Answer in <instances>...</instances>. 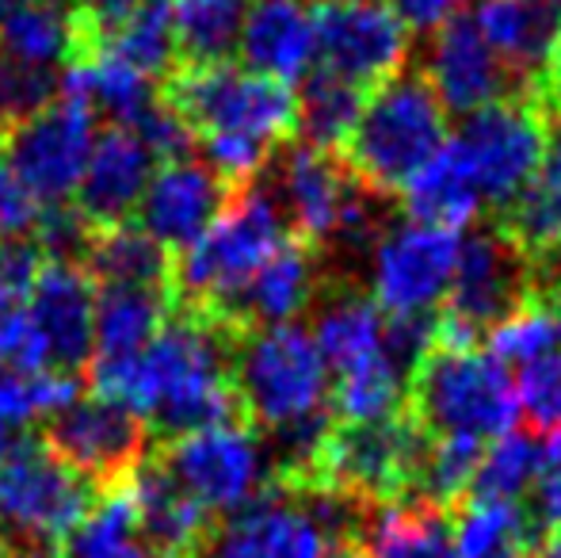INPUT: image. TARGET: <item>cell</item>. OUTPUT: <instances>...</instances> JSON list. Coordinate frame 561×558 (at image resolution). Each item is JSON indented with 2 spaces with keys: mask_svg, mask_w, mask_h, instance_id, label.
Returning <instances> with one entry per match:
<instances>
[{
  "mask_svg": "<svg viewBox=\"0 0 561 558\" xmlns=\"http://www.w3.org/2000/svg\"><path fill=\"white\" fill-rule=\"evenodd\" d=\"M241 333L199 310H172L146 352L118 367H89L92 395L123 402L164 444L241 418L233 349Z\"/></svg>",
  "mask_w": 561,
  "mask_h": 558,
  "instance_id": "cell-1",
  "label": "cell"
},
{
  "mask_svg": "<svg viewBox=\"0 0 561 558\" xmlns=\"http://www.w3.org/2000/svg\"><path fill=\"white\" fill-rule=\"evenodd\" d=\"M287 241L279 200L267 187H237L210 230L172 264V306L210 314L229 326L237 298Z\"/></svg>",
  "mask_w": 561,
  "mask_h": 558,
  "instance_id": "cell-2",
  "label": "cell"
},
{
  "mask_svg": "<svg viewBox=\"0 0 561 558\" xmlns=\"http://www.w3.org/2000/svg\"><path fill=\"white\" fill-rule=\"evenodd\" d=\"M447 107L421 73L375 89L347 138V172L367 192H401L447 146Z\"/></svg>",
  "mask_w": 561,
  "mask_h": 558,
  "instance_id": "cell-3",
  "label": "cell"
},
{
  "mask_svg": "<svg viewBox=\"0 0 561 558\" xmlns=\"http://www.w3.org/2000/svg\"><path fill=\"white\" fill-rule=\"evenodd\" d=\"M233 390L241 413L267 436L333 418L329 367L302 326L249 329L233 349Z\"/></svg>",
  "mask_w": 561,
  "mask_h": 558,
  "instance_id": "cell-4",
  "label": "cell"
},
{
  "mask_svg": "<svg viewBox=\"0 0 561 558\" xmlns=\"http://www.w3.org/2000/svg\"><path fill=\"white\" fill-rule=\"evenodd\" d=\"M409 413L428 436L493 444L516 429L519 390L485 349H436L409 383Z\"/></svg>",
  "mask_w": 561,
  "mask_h": 558,
  "instance_id": "cell-5",
  "label": "cell"
},
{
  "mask_svg": "<svg viewBox=\"0 0 561 558\" xmlns=\"http://www.w3.org/2000/svg\"><path fill=\"white\" fill-rule=\"evenodd\" d=\"M161 104L172 107L195 138H252L275 149L298 130L295 92L229 61L176 66L164 77Z\"/></svg>",
  "mask_w": 561,
  "mask_h": 558,
  "instance_id": "cell-6",
  "label": "cell"
},
{
  "mask_svg": "<svg viewBox=\"0 0 561 558\" xmlns=\"http://www.w3.org/2000/svg\"><path fill=\"white\" fill-rule=\"evenodd\" d=\"M96 498V486L58 459L43 436H20L0 463V539L12 555L54 551Z\"/></svg>",
  "mask_w": 561,
  "mask_h": 558,
  "instance_id": "cell-7",
  "label": "cell"
},
{
  "mask_svg": "<svg viewBox=\"0 0 561 558\" xmlns=\"http://www.w3.org/2000/svg\"><path fill=\"white\" fill-rule=\"evenodd\" d=\"M432 436L413 413L378 424H336L306 490H333L367 509L409 501Z\"/></svg>",
  "mask_w": 561,
  "mask_h": 558,
  "instance_id": "cell-8",
  "label": "cell"
},
{
  "mask_svg": "<svg viewBox=\"0 0 561 558\" xmlns=\"http://www.w3.org/2000/svg\"><path fill=\"white\" fill-rule=\"evenodd\" d=\"M447 141L478 184L485 207L508 210L535 180L550 149L547 107L527 96H504L466 115Z\"/></svg>",
  "mask_w": 561,
  "mask_h": 558,
  "instance_id": "cell-9",
  "label": "cell"
},
{
  "mask_svg": "<svg viewBox=\"0 0 561 558\" xmlns=\"http://www.w3.org/2000/svg\"><path fill=\"white\" fill-rule=\"evenodd\" d=\"M153 459L210 516L237 513L272 486L267 447L244 421L215 424V429L169 440Z\"/></svg>",
  "mask_w": 561,
  "mask_h": 558,
  "instance_id": "cell-10",
  "label": "cell"
},
{
  "mask_svg": "<svg viewBox=\"0 0 561 558\" xmlns=\"http://www.w3.org/2000/svg\"><path fill=\"white\" fill-rule=\"evenodd\" d=\"M96 146V107L81 92L61 89L46 112L0 135V161L46 210L77 195L84 164Z\"/></svg>",
  "mask_w": 561,
  "mask_h": 558,
  "instance_id": "cell-11",
  "label": "cell"
},
{
  "mask_svg": "<svg viewBox=\"0 0 561 558\" xmlns=\"http://www.w3.org/2000/svg\"><path fill=\"white\" fill-rule=\"evenodd\" d=\"M318 73L355 89H382L401 73L409 54V31L386 0H318Z\"/></svg>",
  "mask_w": 561,
  "mask_h": 558,
  "instance_id": "cell-12",
  "label": "cell"
},
{
  "mask_svg": "<svg viewBox=\"0 0 561 558\" xmlns=\"http://www.w3.org/2000/svg\"><path fill=\"white\" fill-rule=\"evenodd\" d=\"M38 436L50 444L58 459H66L81 478H89L100 493L126 486L149 459V429L138 413L104 395H89L69 402L46 421Z\"/></svg>",
  "mask_w": 561,
  "mask_h": 558,
  "instance_id": "cell-13",
  "label": "cell"
},
{
  "mask_svg": "<svg viewBox=\"0 0 561 558\" xmlns=\"http://www.w3.org/2000/svg\"><path fill=\"white\" fill-rule=\"evenodd\" d=\"M462 238L444 226L401 223L375 241L370 291L386 318H428L447 303Z\"/></svg>",
  "mask_w": 561,
  "mask_h": 558,
  "instance_id": "cell-14",
  "label": "cell"
},
{
  "mask_svg": "<svg viewBox=\"0 0 561 558\" xmlns=\"http://www.w3.org/2000/svg\"><path fill=\"white\" fill-rule=\"evenodd\" d=\"M367 187L313 146H298L279 164V207L306 241H359L370 234Z\"/></svg>",
  "mask_w": 561,
  "mask_h": 558,
  "instance_id": "cell-15",
  "label": "cell"
},
{
  "mask_svg": "<svg viewBox=\"0 0 561 558\" xmlns=\"http://www.w3.org/2000/svg\"><path fill=\"white\" fill-rule=\"evenodd\" d=\"M333 539L318 521L310 493L267 486L256 501L210 528L195 558H329Z\"/></svg>",
  "mask_w": 561,
  "mask_h": 558,
  "instance_id": "cell-16",
  "label": "cell"
},
{
  "mask_svg": "<svg viewBox=\"0 0 561 558\" xmlns=\"http://www.w3.org/2000/svg\"><path fill=\"white\" fill-rule=\"evenodd\" d=\"M527 295H531V261L504 230H478L458 249L444 318L481 337L501 318H508Z\"/></svg>",
  "mask_w": 561,
  "mask_h": 558,
  "instance_id": "cell-17",
  "label": "cell"
},
{
  "mask_svg": "<svg viewBox=\"0 0 561 558\" xmlns=\"http://www.w3.org/2000/svg\"><path fill=\"white\" fill-rule=\"evenodd\" d=\"M96 280L73 261H43L23 314L38 329L50 367L73 375L92 364L96 352Z\"/></svg>",
  "mask_w": 561,
  "mask_h": 558,
  "instance_id": "cell-18",
  "label": "cell"
},
{
  "mask_svg": "<svg viewBox=\"0 0 561 558\" xmlns=\"http://www.w3.org/2000/svg\"><path fill=\"white\" fill-rule=\"evenodd\" d=\"M226 203L229 187L207 169V161L180 157V161H164L153 172L138 203V223L134 226L146 230L172 257H180L210 230V223L222 215Z\"/></svg>",
  "mask_w": 561,
  "mask_h": 558,
  "instance_id": "cell-19",
  "label": "cell"
},
{
  "mask_svg": "<svg viewBox=\"0 0 561 558\" xmlns=\"http://www.w3.org/2000/svg\"><path fill=\"white\" fill-rule=\"evenodd\" d=\"M153 161L157 157L141 146L134 130L112 123L104 135H96L73 210L92 230H112V226L134 223L141 195L153 180Z\"/></svg>",
  "mask_w": 561,
  "mask_h": 558,
  "instance_id": "cell-20",
  "label": "cell"
},
{
  "mask_svg": "<svg viewBox=\"0 0 561 558\" xmlns=\"http://www.w3.org/2000/svg\"><path fill=\"white\" fill-rule=\"evenodd\" d=\"M424 81L432 84V92H436L447 112H458L466 119V115L504 100L512 73L493 54V46L481 38L470 15H458L432 38Z\"/></svg>",
  "mask_w": 561,
  "mask_h": 558,
  "instance_id": "cell-21",
  "label": "cell"
},
{
  "mask_svg": "<svg viewBox=\"0 0 561 558\" xmlns=\"http://www.w3.org/2000/svg\"><path fill=\"white\" fill-rule=\"evenodd\" d=\"M241 54L252 73L267 81H306L318 66V31L313 12L302 0H256L244 15Z\"/></svg>",
  "mask_w": 561,
  "mask_h": 558,
  "instance_id": "cell-22",
  "label": "cell"
},
{
  "mask_svg": "<svg viewBox=\"0 0 561 558\" xmlns=\"http://www.w3.org/2000/svg\"><path fill=\"white\" fill-rule=\"evenodd\" d=\"M134 501H138V532L146 536V551L157 558H195L215 528L207 509L195 505L153 455L134 475Z\"/></svg>",
  "mask_w": 561,
  "mask_h": 558,
  "instance_id": "cell-23",
  "label": "cell"
},
{
  "mask_svg": "<svg viewBox=\"0 0 561 558\" xmlns=\"http://www.w3.org/2000/svg\"><path fill=\"white\" fill-rule=\"evenodd\" d=\"M470 20L508 73H542L561 35V0H473Z\"/></svg>",
  "mask_w": 561,
  "mask_h": 558,
  "instance_id": "cell-24",
  "label": "cell"
},
{
  "mask_svg": "<svg viewBox=\"0 0 561 558\" xmlns=\"http://www.w3.org/2000/svg\"><path fill=\"white\" fill-rule=\"evenodd\" d=\"M313 291H318V264H313L310 249L302 241H287L256 272V280L244 287V295L237 298L233 314H229V326L241 337L249 329L295 326L298 314L310 306Z\"/></svg>",
  "mask_w": 561,
  "mask_h": 558,
  "instance_id": "cell-25",
  "label": "cell"
},
{
  "mask_svg": "<svg viewBox=\"0 0 561 558\" xmlns=\"http://www.w3.org/2000/svg\"><path fill=\"white\" fill-rule=\"evenodd\" d=\"M172 291L157 287H100L96 295V352L89 367H118L138 360L172 318Z\"/></svg>",
  "mask_w": 561,
  "mask_h": 558,
  "instance_id": "cell-26",
  "label": "cell"
},
{
  "mask_svg": "<svg viewBox=\"0 0 561 558\" xmlns=\"http://www.w3.org/2000/svg\"><path fill=\"white\" fill-rule=\"evenodd\" d=\"M359 558H458L455 524L444 509L424 501L375 509L355 544Z\"/></svg>",
  "mask_w": 561,
  "mask_h": 558,
  "instance_id": "cell-27",
  "label": "cell"
},
{
  "mask_svg": "<svg viewBox=\"0 0 561 558\" xmlns=\"http://www.w3.org/2000/svg\"><path fill=\"white\" fill-rule=\"evenodd\" d=\"M172 264H176V257L169 249H161L146 230L126 223L92 234L81 269L96 280V287L172 291Z\"/></svg>",
  "mask_w": 561,
  "mask_h": 558,
  "instance_id": "cell-28",
  "label": "cell"
},
{
  "mask_svg": "<svg viewBox=\"0 0 561 558\" xmlns=\"http://www.w3.org/2000/svg\"><path fill=\"white\" fill-rule=\"evenodd\" d=\"M504 234L516 241L527 261L561 269V135L550 141L535 180L504 210Z\"/></svg>",
  "mask_w": 561,
  "mask_h": 558,
  "instance_id": "cell-29",
  "label": "cell"
},
{
  "mask_svg": "<svg viewBox=\"0 0 561 558\" xmlns=\"http://www.w3.org/2000/svg\"><path fill=\"white\" fill-rule=\"evenodd\" d=\"M401 203L409 210V223L424 226H444L455 230L458 226H470L473 218L485 210L478 184L470 180L466 164L458 161V153L450 149V141L401 187Z\"/></svg>",
  "mask_w": 561,
  "mask_h": 558,
  "instance_id": "cell-30",
  "label": "cell"
},
{
  "mask_svg": "<svg viewBox=\"0 0 561 558\" xmlns=\"http://www.w3.org/2000/svg\"><path fill=\"white\" fill-rule=\"evenodd\" d=\"M310 337L329 372H352L386 352V314L375 298L344 291L318 310Z\"/></svg>",
  "mask_w": 561,
  "mask_h": 558,
  "instance_id": "cell-31",
  "label": "cell"
},
{
  "mask_svg": "<svg viewBox=\"0 0 561 558\" xmlns=\"http://www.w3.org/2000/svg\"><path fill=\"white\" fill-rule=\"evenodd\" d=\"M485 352L504 367H535L561 356V291H535L508 318L485 329Z\"/></svg>",
  "mask_w": 561,
  "mask_h": 558,
  "instance_id": "cell-32",
  "label": "cell"
},
{
  "mask_svg": "<svg viewBox=\"0 0 561 558\" xmlns=\"http://www.w3.org/2000/svg\"><path fill=\"white\" fill-rule=\"evenodd\" d=\"M409 395V375L390 360V352L367 360V364L340 372L329 390V410L340 424H378L398 418Z\"/></svg>",
  "mask_w": 561,
  "mask_h": 558,
  "instance_id": "cell-33",
  "label": "cell"
},
{
  "mask_svg": "<svg viewBox=\"0 0 561 558\" xmlns=\"http://www.w3.org/2000/svg\"><path fill=\"white\" fill-rule=\"evenodd\" d=\"M249 0H172L180 66H215L241 43Z\"/></svg>",
  "mask_w": 561,
  "mask_h": 558,
  "instance_id": "cell-34",
  "label": "cell"
},
{
  "mask_svg": "<svg viewBox=\"0 0 561 558\" xmlns=\"http://www.w3.org/2000/svg\"><path fill=\"white\" fill-rule=\"evenodd\" d=\"M0 54L27 66H69L73 58V12L58 0H35L0 20Z\"/></svg>",
  "mask_w": 561,
  "mask_h": 558,
  "instance_id": "cell-35",
  "label": "cell"
},
{
  "mask_svg": "<svg viewBox=\"0 0 561 558\" xmlns=\"http://www.w3.org/2000/svg\"><path fill=\"white\" fill-rule=\"evenodd\" d=\"M112 54L146 77H169L176 69V23H172V0H141L130 15L104 38Z\"/></svg>",
  "mask_w": 561,
  "mask_h": 558,
  "instance_id": "cell-36",
  "label": "cell"
},
{
  "mask_svg": "<svg viewBox=\"0 0 561 558\" xmlns=\"http://www.w3.org/2000/svg\"><path fill=\"white\" fill-rule=\"evenodd\" d=\"M134 532H138V501L130 478L126 486L100 493L84 521L54 551L58 558H123L134 547Z\"/></svg>",
  "mask_w": 561,
  "mask_h": 558,
  "instance_id": "cell-37",
  "label": "cell"
},
{
  "mask_svg": "<svg viewBox=\"0 0 561 558\" xmlns=\"http://www.w3.org/2000/svg\"><path fill=\"white\" fill-rule=\"evenodd\" d=\"M363 104H367L363 89L325 73H310L302 100H298V130L306 135V146L321 149V153L344 149L363 115Z\"/></svg>",
  "mask_w": 561,
  "mask_h": 558,
  "instance_id": "cell-38",
  "label": "cell"
},
{
  "mask_svg": "<svg viewBox=\"0 0 561 558\" xmlns=\"http://www.w3.org/2000/svg\"><path fill=\"white\" fill-rule=\"evenodd\" d=\"M539 452L542 444H535L524 432H508V436L493 440L481 452L478 475L470 486V501H501V505H519L527 490L535 486L539 475Z\"/></svg>",
  "mask_w": 561,
  "mask_h": 558,
  "instance_id": "cell-39",
  "label": "cell"
},
{
  "mask_svg": "<svg viewBox=\"0 0 561 558\" xmlns=\"http://www.w3.org/2000/svg\"><path fill=\"white\" fill-rule=\"evenodd\" d=\"M485 444L466 436H432L428 455L421 463V478H416L413 501L436 509H455L462 498H470L473 475H478V463Z\"/></svg>",
  "mask_w": 561,
  "mask_h": 558,
  "instance_id": "cell-40",
  "label": "cell"
},
{
  "mask_svg": "<svg viewBox=\"0 0 561 558\" xmlns=\"http://www.w3.org/2000/svg\"><path fill=\"white\" fill-rule=\"evenodd\" d=\"M81 398V383L77 375H58V372H15V367L0 364V421L8 429H20L38 418H54L69 402Z\"/></svg>",
  "mask_w": 561,
  "mask_h": 558,
  "instance_id": "cell-41",
  "label": "cell"
},
{
  "mask_svg": "<svg viewBox=\"0 0 561 558\" xmlns=\"http://www.w3.org/2000/svg\"><path fill=\"white\" fill-rule=\"evenodd\" d=\"M527 516L519 505L501 501H466L455 521V551L458 558H496L512 547H527Z\"/></svg>",
  "mask_w": 561,
  "mask_h": 558,
  "instance_id": "cell-42",
  "label": "cell"
},
{
  "mask_svg": "<svg viewBox=\"0 0 561 558\" xmlns=\"http://www.w3.org/2000/svg\"><path fill=\"white\" fill-rule=\"evenodd\" d=\"M516 390H519V413H527V421L539 432L558 436L561 432V356L542 360V364H535V367H524Z\"/></svg>",
  "mask_w": 561,
  "mask_h": 558,
  "instance_id": "cell-43",
  "label": "cell"
},
{
  "mask_svg": "<svg viewBox=\"0 0 561 558\" xmlns=\"http://www.w3.org/2000/svg\"><path fill=\"white\" fill-rule=\"evenodd\" d=\"M43 249L35 241H8L0 238V318L20 310L31 295L38 269H43Z\"/></svg>",
  "mask_w": 561,
  "mask_h": 558,
  "instance_id": "cell-44",
  "label": "cell"
},
{
  "mask_svg": "<svg viewBox=\"0 0 561 558\" xmlns=\"http://www.w3.org/2000/svg\"><path fill=\"white\" fill-rule=\"evenodd\" d=\"M43 218H46V207L12 176V169L0 161V238L35 241Z\"/></svg>",
  "mask_w": 561,
  "mask_h": 558,
  "instance_id": "cell-45",
  "label": "cell"
},
{
  "mask_svg": "<svg viewBox=\"0 0 561 558\" xmlns=\"http://www.w3.org/2000/svg\"><path fill=\"white\" fill-rule=\"evenodd\" d=\"M535 524L542 532H561V432L550 436L539 452V475H535Z\"/></svg>",
  "mask_w": 561,
  "mask_h": 558,
  "instance_id": "cell-46",
  "label": "cell"
},
{
  "mask_svg": "<svg viewBox=\"0 0 561 558\" xmlns=\"http://www.w3.org/2000/svg\"><path fill=\"white\" fill-rule=\"evenodd\" d=\"M458 4H462V0H390L401 27L432 31V35H436L439 27H447L450 20H458Z\"/></svg>",
  "mask_w": 561,
  "mask_h": 558,
  "instance_id": "cell-47",
  "label": "cell"
},
{
  "mask_svg": "<svg viewBox=\"0 0 561 558\" xmlns=\"http://www.w3.org/2000/svg\"><path fill=\"white\" fill-rule=\"evenodd\" d=\"M138 4L141 0H69V12H73V20L89 23L92 31L107 38Z\"/></svg>",
  "mask_w": 561,
  "mask_h": 558,
  "instance_id": "cell-48",
  "label": "cell"
},
{
  "mask_svg": "<svg viewBox=\"0 0 561 558\" xmlns=\"http://www.w3.org/2000/svg\"><path fill=\"white\" fill-rule=\"evenodd\" d=\"M539 104H542V107H561V35H558L554 50H550L547 66H542Z\"/></svg>",
  "mask_w": 561,
  "mask_h": 558,
  "instance_id": "cell-49",
  "label": "cell"
},
{
  "mask_svg": "<svg viewBox=\"0 0 561 558\" xmlns=\"http://www.w3.org/2000/svg\"><path fill=\"white\" fill-rule=\"evenodd\" d=\"M535 558H561V532H550V536L539 544Z\"/></svg>",
  "mask_w": 561,
  "mask_h": 558,
  "instance_id": "cell-50",
  "label": "cell"
},
{
  "mask_svg": "<svg viewBox=\"0 0 561 558\" xmlns=\"http://www.w3.org/2000/svg\"><path fill=\"white\" fill-rule=\"evenodd\" d=\"M12 444H15V440H12V429H8V424L0 421V463H4V455L12 452Z\"/></svg>",
  "mask_w": 561,
  "mask_h": 558,
  "instance_id": "cell-51",
  "label": "cell"
},
{
  "mask_svg": "<svg viewBox=\"0 0 561 558\" xmlns=\"http://www.w3.org/2000/svg\"><path fill=\"white\" fill-rule=\"evenodd\" d=\"M27 4H35V0H0V20L12 15V12H20V8H27Z\"/></svg>",
  "mask_w": 561,
  "mask_h": 558,
  "instance_id": "cell-52",
  "label": "cell"
},
{
  "mask_svg": "<svg viewBox=\"0 0 561 558\" xmlns=\"http://www.w3.org/2000/svg\"><path fill=\"white\" fill-rule=\"evenodd\" d=\"M496 558H535V547L527 544V547H512V551H504V555H496Z\"/></svg>",
  "mask_w": 561,
  "mask_h": 558,
  "instance_id": "cell-53",
  "label": "cell"
},
{
  "mask_svg": "<svg viewBox=\"0 0 561 558\" xmlns=\"http://www.w3.org/2000/svg\"><path fill=\"white\" fill-rule=\"evenodd\" d=\"M12 558H58V551H15Z\"/></svg>",
  "mask_w": 561,
  "mask_h": 558,
  "instance_id": "cell-54",
  "label": "cell"
},
{
  "mask_svg": "<svg viewBox=\"0 0 561 558\" xmlns=\"http://www.w3.org/2000/svg\"><path fill=\"white\" fill-rule=\"evenodd\" d=\"M123 558H157L153 551H146V547H130V551H126Z\"/></svg>",
  "mask_w": 561,
  "mask_h": 558,
  "instance_id": "cell-55",
  "label": "cell"
},
{
  "mask_svg": "<svg viewBox=\"0 0 561 558\" xmlns=\"http://www.w3.org/2000/svg\"><path fill=\"white\" fill-rule=\"evenodd\" d=\"M0 558H12V551H8V544L0 539Z\"/></svg>",
  "mask_w": 561,
  "mask_h": 558,
  "instance_id": "cell-56",
  "label": "cell"
}]
</instances>
